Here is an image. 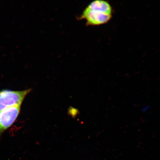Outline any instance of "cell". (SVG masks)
<instances>
[{"label":"cell","instance_id":"6da1fadb","mask_svg":"<svg viewBox=\"0 0 160 160\" xmlns=\"http://www.w3.org/2000/svg\"><path fill=\"white\" fill-rule=\"evenodd\" d=\"M112 7L105 0H94L83 10L78 18L85 19L87 26H99L108 22L112 18Z\"/></svg>","mask_w":160,"mask_h":160},{"label":"cell","instance_id":"7a4b0ae2","mask_svg":"<svg viewBox=\"0 0 160 160\" xmlns=\"http://www.w3.org/2000/svg\"><path fill=\"white\" fill-rule=\"evenodd\" d=\"M30 89L22 91L3 90L0 91V112L14 106H21Z\"/></svg>","mask_w":160,"mask_h":160},{"label":"cell","instance_id":"3957f363","mask_svg":"<svg viewBox=\"0 0 160 160\" xmlns=\"http://www.w3.org/2000/svg\"><path fill=\"white\" fill-rule=\"evenodd\" d=\"M20 109L21 106H14L0 112V136L14 122Z\"/></svg>","mask_w":160,"mask_h":160}]
</instances>
